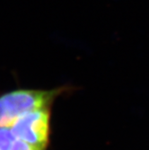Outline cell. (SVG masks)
Wrapping results in <instances>:
<instances>
[{
  "label": "cell",
  "mask_w": 149,
  "mask_h": 150,
  "mask_svg": "<svg viewBox=\"0 0 149 150\" xmlns=\"http://www.w3.org/2000/svg\"><path fill=\"white\" fill-rule=\"evenodd\" d=\"M51 109L33 111L18 118L10 128L17 140L47 150L50 142Z\"/></svg>",
  "instance_id": "obj_2"
},
{
  "label": "cell",
  "mask_w": 149,
  "mask_h": 150,
  "mask_svg": "<svg viewBox=\"0 0 149 150\" xmlns=\"http://www.w3.org/2000/svg\"><path fill=\"white\" fill-rule=\"evenodd\" d=\"M16 140L10 127L0 126V150H11Z\"/></svg>",
  "instance_id": "obj_3"
},
{
  "label": "cell",
  "mask_w": 149,
  "mask_h": 150,
  "mask_svg": "<svg viewBox=\"0 0 149 150\" xmlns=\"http://www.w3.org/2000/svg\"><path fill=\"white\" fill-rule=\"evenodd\" d=\"M66 87L44 89H16L0 95V126L11 127L25 113L51 109L58 96Z\"/></svg>",
  "instance_id": "obj_1"
},
{
  "label": "cell",
  "mask_w": 149,
  "mask_h": 150,
  "mask_svg": "<svg viewBox=\"0 0 149 150\" xmlns=\"http://www.w3.org/2000/svg\"><path fill=\"white\" fill-rule=\"evenodd\" d=\"M11 150H42L37 147H34L29 144H27L25 142H23L21 140H16L15 144H13V147Z\"/></svg>",
  "instance_id": "obj_4"
}]
</instances>
